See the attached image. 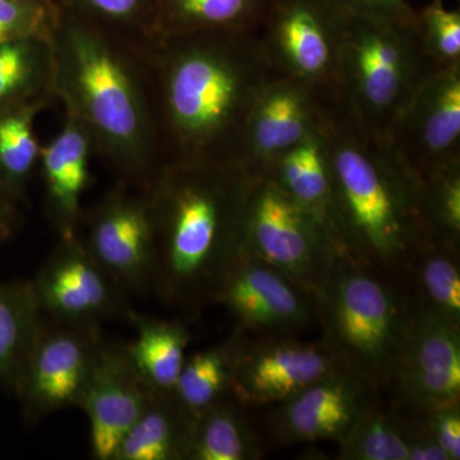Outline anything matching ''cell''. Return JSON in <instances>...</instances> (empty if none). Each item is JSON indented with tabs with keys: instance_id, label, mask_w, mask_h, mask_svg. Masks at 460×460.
I'll list each match as a JSON object with an SVG mask.
<instances>
[{
	"instance_id": "1",
	"label": "cell",
	"mask_w": 460,
	"mask_h": 460,
	"mask_svg": "<svg viewBox=\"0 0 460 460\" xmlns=\"http://www.w3.org/2000/svg\"><path fill=\"white\" fill-rule=\"evenodd\" d=\"M147 58L163 164L238 165L248 114L275 75L259 31L159 36Z\"/></svg>"
},
{
	"instance_id": "18",
	"label": "cell",
	"mask_w": 460,
	"mask_h": 460,
	"mask_svg": "<svg viewBox=\"0 0 460 460\" xmlns=\"http://www.w3.org/2000/svg\"><path fill=\"white\" fill-rule=\"evenodd\" d=\"M153 393L133 368L124 344L104 341L78 405L89 420L91 458L114 460Z\"/></svg>"
},
{
	"instance_id": "3",
	"label": "cell",
	"mask_w": 460,
	"mask_h": 460,
	"mask_svg": "<svg viewBox=\"0 0 460 460\" xmlns=\"http://www.w3.org/2000/svg\"><path fill=\"white\" fill-rule=\"evenodd\" d=\"M252 177L238 165L163 164L148 190L156 261L153 292L198 310L242 256Z\"/></svg>"
},
{
	"instance_id": "10",
	"label": "cell",
	"mask_w": 460,
	"mask_h": 460,
	"mask_svg": "<svg viewBox=\"0 0 460 460\" xmlns=\"http://www.w3.org/2000/svg\"><path fill=\"white\" fill-rule=\"evenodd\" d=\"M396 405L408 413L460 404V326L413 302L410 328L390 375Z\"/></svg>"
},
{
	"instance_id": "9",
	"label": "cell",
	"mask_w": 460,
	"mask_h": 460,
	"mask_svg": "<svg viewBox=\"0 0 460 460\" xmlns=\"http://www.w3.org/2000/svg\"><path fill=\"white\" fill-rule=\"evenodd\" d=\"M102 343L100 326L45 320L14 392L27 425L78 408Z\"/></svg>"
},
{
	"instance_id": "21",
	"label": "cell",
	"mask_w": 460,
	"mask_h": 460,
	"mask_svg": "<svg viewBox=\"0 0 460 460\" xmlns=\"http://www.w3.org/2000/svg\"><path fill=\"white\" fill-rule=\"evenodd\" d=\"M193 419L172 393H153L114 460H187Z\"/></svg>"
},
{
	"instance_id": "14",
	"label": "cell",
	"mask_w": 460,
	"mask_h": 460,
	"mask_svg": "<svg viewBox=\"0 0 460 460\" xmlns=\"http://www.w3.org/2000/svg\"><path fill=\"white\" fill-rule=\"evenodd\" d=\"M386 140L420 180L460 162V65L436 69L426 78Z\"/></svg>"
},
{
	"instance_id": "7",
	"label": "cell",
	"mask_w": 460,
	"mask_h": 460,
	"mask_svg": "<svg viewBox=\"0 0 460 460\" xmlns=\"http://www.w3.org/2000/svg\"><path fill=\"white\" fill-rule=\"evenodd\" d=\"M341 253L347 252L270 174L252 178L242 255L269 263L317 299Z\"/></svg>"
},
{
	"instance_id": "23",
	"label": "cell",
	"mask_w": 460,
	"mask_h": 460,
	"mask_svg": "<svg viewBox=\"0 0 460 460\" xmlns=\"http://www.w3.org/2000/svg\"><path fill=\"white\" fill-rule=\"evenodd\" d=\"M44 323L31 280L0 284V386L13 395Z\"/></svg>"
},
{
	"instance_id": "29",
	"label": "cell",
	"mask_w": 460,
	"mask_h": 460,
	"mask_svg": "<svg viewBox=\"0 0 460 460\" xmlns=\"http://www.w3.org/2000/svg\"><path fill=\"white\" fill-rule=\"evenodd\" d=\"M238 341L235 335L186 358L172 394L193 416L230 395Z\"/></svg>"
},
{
	"instance_id": "15",
	"label": "cell",
	"mask_w": 460,
	"mask_h": 460,
	"mask_svg": "<svg viewBox=\"0 0 460 460\" xmlns=\"http://www.w3.org/2000/svg\"><path fill=\"white\" fill-rule=\"evenodd\" d=\"M335 102L293 78L272 75L248 114L238 166L252 178L265 174L288 150L323 128Z\"/></svg>"
},
{
	"instance_id": "12",
	"label": "cell",
	"mask_w": 460,
	"mask_h": 460,
	"mask_svg": "<svg viewBox=\"0 0 460 460\" xmlns=\"http://www.w3.org/2000/svg\"><path fill=\"white\" fill-rule=\"evenodd\" d=\"M84 246L96 261L126 290L153 292L156 242L153 211L146 192L118 184L86 217L81 232Z\"/></svg>"
},
{
	"instance_id": "5",
	"label": "cell",
	"mask_w": 460,
	"mask_h": 460,
	"mask_svg": "<svg viewBox=\"0 0 460 460\" xmlns=\"http://www.w3.org/2000/svg\"><path fill=\"white\" fill-rule=\"evenodd\" d=\"M376 268L341 253L317 298L329 347L378 386L387 384L410 328L413 302Z\"/></svg>"
},
{
	"instance_id": "16",
	"label": "cell",
	"mask_w": 460,
	"mask_h": 460,
	"mask_svg": "<svg viewBox=\"0 0 460 460\" xmlns=\"http://www.w3.org/2000/svg\"><path fill=\"white\" fill-rule=\"evenodd\" d=\"M213 304L223 305L239 329L259 337H292L319 317L316 296L269 263L244 255L224 275Z\"/></svg>"
},
{
	"instance_id": "20",
	"label": "cell",
	"mask_w": 460,
	"mask_h": 460,
	"mask_svg": "<svg viewBox=\"0 0 460 460\" xmlns=\"http://www.w3.org/2000/svg\"><path fill=\"white\" fill-rule=\"evenodd\" d=\"M268 174L296 204L316 217L343 248L332 214V181L323 128L308 136L275 160Z\"/></svg>"
},
{
	"instance_id": "17",
	"label": "cell",
	"mask_w": 460,
	"mask_h": 460,
	"mask_svg": "<svg viewBox=\"0 0 460 460\" xmlns=\"http://www.w3.org/2000/svg\"><path fill=\"white\" fill-rule=\"evenodd\" d=\"M378 387L361 371L344 366L278 404V436L287 444H341L362 417L380 404Z\"/></svg>"
},
{
	"instance_id": "28",
	"label": "cell",
	"mask_w": 460,
	"mask_h": 460,
	"mask_svg": "<svg viewBox=\"0 0 460 460\" xmlns=\"http://www.w3.org/2000/svg\"><path fill=\"white\" fill-rule=\"evenodd\" d=\"M408 265L416 272V302L460 326L459 248L426 239Z\"/></svg>"
},
{
	"instance_id": "6",
	"label": "cell",
	"mask_w": 460,
	"mask_h": 460,
	"mask_svg": "<svg viewBox=\"0 0 460 460\" xmlns=\"http://www.w3.org/2000/svg\"><path fill=\"white\" fill-rule=\"evenodd\" d=\"M436 69L417 27L349 17L339 66V105L363 132L386 138L402 109Z\"/></svg>"
},
{
	"instance_id": "30",
	"label": "cell",
	"mask_w": 460,
	"mask_h": 460,
	"mask_svg": "<svg viewBox=\"0 0 460 460\" xmlns=\"http://www.w3.org/2000/svg\"><path fill=\"white\" fill-rule=\"evenodd\" d=\"M414 423L410 414L380 404L357 423L339 444V459L410 460Z\"/></svg>"
},
{
	"instance_id": "36",
	"label": "cell",
	"mask_w": 460,
	"mask_h": 460,
	"mask_svg": "<svg viewBox=\"0 0 460 460\" xmlns=\"http://www.w3.org/2000/svg\"><path fill=\"white\" fill-rule=\"evenodd\" d=\"M349 17L393 25L414 26L419 23V12L407 0H334Z\"/></svg>"
},
{
	"instance_id": "13",
	"label": "cell",
	"mask_w": 460,
	"mask_h": 460,
	"mask_svg": "<svg viewBox=\"0 0 460 460\" xmlns=\"http://www.w3.org/2000/svg\"><path fill=\"white\" fill-rule=\"evenodd\" d=\"M348 366L325 341L239 335L230 395L243 407L280 404L308 385Z\"/></svg>"
},
{
	"instance_id": "31",
	"label": "cell",
	"mask_w": 460,
	"mask_h": 460,
	"mask_svg": "<svg viewBox=\"0 0 460 460\" xmlns=\"http://www.w3.org/2000/svg\"><path fill=\"white\" fill-rule=\"evenodd\" d=\"M60 8L93 25L147 45L155 32L157 0H56Z\"/></svg>"
},
{
	"instance_id": "2",
	"label": "cell",
	"mask_w": 460,
	"mask_h": 460,
	"mask_svg": "<svg viewBox=\"0 0 460 460\" xmlns=\"http://www.w3.org/2000/svg\"><path fill=\"white\" fill-rule=\"evenodd\" d=\"M50 42L54 98L89 132L118 184L147 193L163 166L150 42L136 44L63 8Z\"/></svg>"
},
{
	"instance_id": "26",
	"label": "cell",
	"mask_w": 460,
	"mask_h": 460,
	"mask_svg": "<svg viewBox=\"0 0 460 460\" xmlns=\"http://www.w3.org/2000/svg\"><path fill=\"white\" fill-rule=\"evenodd\" d=\"M54 58L48 39H26L0 47V114L54 99Z\"/></svg>"
},
{
	"instance_id": "19",
	"label": "cell",
	"mask_w": 460,
	"mask_h": 460,
	"mask_svg": "<svg viewBox=\"0 0 460 460\" xmlns=\"http://www.w3.org/2000/svg\"><path fill=\"white\" fill-rule=\"evenodd\" d=\"M93 154L89 132L66 115L59 133L41 146L38 169L44 184L45 214L59 238L80 233L84 214L81 202L89 187Z\"/></svg>"
},
{
	"instance_id": "27",
	"label": "cell",
	"mask_w": 460,
	"mask_h": 460,
	"mask_svg": "<svg viewBox=\"0 0 460 460\" xmlns=\"http://www.w3.org/2000/svg\"><path fill=\"white\" fill-rule=\"evenodd\" d=\"M49 104L30 102L0 114V180L22 202L26 201L27 189L40 159L36 118Z\"/></svg>"
},
{
	"instance_id": "25",
	"label": "cell",
	"mask_w": 460,
	"mask_h": 460,
	"mask_svg": "<svg viewBox=\"0 0 460 460\" xmlns=\"http://www.w3.org/2000/svg\"><path fill=\"white\" fill-rule=\"evenodd\" d=\"M232 395L195 414L187 460H255L259 441Z\"/></svg>"
},
{
	"instance_id": "37",
	"label": "cell",
	"mask_w": 460,
	"mask_h": 460,
	"mask_svg": "<svg viewBox=\"0 0 460 460\" xmlns=\"http://www.w3.org/2000/svg\"><path fill=\"white\" fill-rule=\"evenodd\" d=\"M23 202L0 180V243L16 234L22 224Z\"/></svg>"
},
{
	"instance_id": "34",
	"label": "cell",
	"mask_w": 460,
	"mask_h": 460,
	"mask_svg": "<svg viewBox=\"0 0 460 460\" xmlns=\"http://www.w3.org/2000/svg\"><path fill=\"white\" fill-rule=\"evenodd\" d=\"M423 49L438 68L460 65V13L445 8L444 0H431L419 12L417 23Z\"/></svg>"
},
{
	"instance_id": "22",
	"label": "cell",
	"mask_w": 460,
	"mask_h": 460,
	"mask_svg": "<svg viewBox=\"0 0 460 460\" xmlns=\"http://www.w3.org/2000/svg\"><path fill=\"white\" fill-rule=\"evenodd\" d=\"M136 329L131 343L124 344L133 368L154 393H172L186 362L189 329L177 321L155 319L132 311Z\"/></svg>"
},
{
	"instance_id": "35",
	"label": "cell",
	"mask_w": 460,
	"mask_h": 460,
	"mask_svg": "<svg viewBox=\"0 0 460 460\" xmlns=\"http://www.w3.org/2000/svg\"><path fill=\"white\" fill-rule=\"evenodd\" d=\"M411 414L419 420L426 434L440 447L449 460L460 459V404Z\"/></svg>"
},
{
	"instance_id": "24",
	"label": "cell",
	"mask_w": 460,
	"mask_h": 460,
	"mask_svg": "<svg viewBox=\"0 0 460 460\" xmlns=\"http://www.w3.org/2000/svg\"><path fill=\"white\" fill-rule=\"evenodd\" d=\"M270 0H157L155 36L259 31Z\"/></svg>"
},
{
	"instance_id": "11",
	"label": "cell",
	"mask_w": 460,
	"mask_h": 460,
	"mask_svg": "<svg viewBox=\"0 0 460 460\" xmlns=\"http://www.w3.org/2000/svg\"><path fill=\"white\" fill-rule=\"evenodd\" d=\"M31 286L42 314L58 323L100 326L128 321L133 311L126 290L91 255L80 233L59 238Z\"/></svg>"
},
{
	"instance_id": "8",
	"label": "cell",
	"mask_w": 460,
	"mask_h": 460,
	"mask_svg": "<svg viewBox=\"0 0 460 460\" xmlns=\"http://www.w3.org/2000/svg\"><path fill=\"white\" fill-rule=\"evenodd\" d=\"M348 21L334 0H270L259 36L272 71L338 102Z\"/></svg>"
},
{
	"instance_id": "33",
	"label": "cell",
	"mask_w": 460,
	"mask_h": 460,
	"mask_svg": "<svg viewBox=\"0 0 460 460\" xmlns=\"http://www.w3.org/2000/svg\"><path fill=\"white\" fill-rule=\"evenodd\" d=\"M59 16L56 0H0V47L26 39L50 40Z\"/></svg>"
},
{
	"instance_id": "4",
	"label": "cell",
	"mask_w": 460,
	"mask_h": 460,
	"mask_svg": "<svg viewBox=\"0 0 460 460\" xmlns=\"http://www.w3.org/2000/svg\"><path fill=\"white\" fill-rule=\"evenodd\" d=\"M323 135L335 229L345 252L381 271L404 268L429 239L422 180L386 138L363 132L338 102Z\"/></svg>"
},
{
	"instance_id": "32",
	"label": "cell",
	"mask_w": 460,
	"mask_h": 460,
	"mask_svg": "<svg viewBox=\"0 0 460 460\" xmlns=\"http://www.w3.org/2000/svg\"><path fill=\"white\" fill-rule=\"evenodd\" d=\"M420 213L429 239L459 248L460 162L422 180Z\"/></svg>"
}]
</instances>
